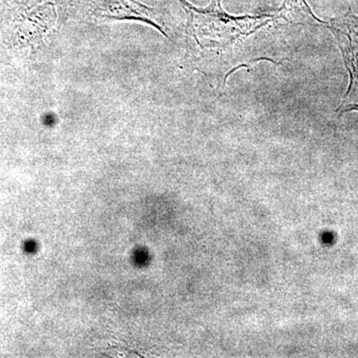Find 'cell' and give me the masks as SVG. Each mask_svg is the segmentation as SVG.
I'll use <instances>...</instances> for the list:
<instances>
[{
    "mask_svg": "<svg viewBox=\"0 0 358 358\" xmlns=\"http://www.w3.org/2000/svg\"><path fill=\"white\" fill-rule=\"evenodd\" d=\"M179 2L187 15L188 31L197 43L222 58L232 56L240 43L274 20L271 15H230L221 6V0H211L205 8H197L186 0Z\"/></svg>",
    "mask_w": 358,
    "mask_h": 358,
    "instance_id": "6da1fadb",
    "label": "cell"
},
{
    "mask_svg": "<svg viewBox=\"0 0 358 358\" xmlns=\"http://www.w3.org/2000/svg\"><path fill=\"white\" fill-rule=\"evenodd\" d=\"M341 49L346 70L350 74V85L336 112L339 115L358 112V16L352 9L338 18L324 23Z\"/></svg>",
    "mask_w": 358,
    "mask_h": 358,
    "instance_id": "7a4b0ae2",
    "label": "cell"
},
{
    "mask_svg": "<svg viewBox=\"0 0 358 358\" xmlns=\"http://www.w3.org/2000/svg\"><path fill=\"white\" fill-rule=\"evenodd\" d=\"M90 13L100 20H140L166 34L162 14L136 0H92Z\"/></svg>",
    "mask_w": 358,
    "mask_h": 358,
    "instance_id": "3957f363",
    "label": "cell"
},
{
    "mask_svg": "<svg viewBox=\"0 0 358 358\" xmlns=\"http://www.w3.org/2000/svg\"><path fill=\"white\" fill-rule=\"evenodd\" d=\"M279 17L284 18L294 24H312L320 23L324 25V21L320 20L308 6L307 0H284L280 9Z\"/></svg>",
    "mask_w": 358,
    "mask_h": 358,
    "instance_id": "277c9868",
    "label": "cell"
},
{
    "mask_svg": "<svg viewBox=\"0 0 358 358\" xmlns=\"http://www.w3.org/2000/svg\"><path fill=\"white\" fill-rule=\"evenodd\" d=\"M2 1H3V0H0V6H1Z\"/></svg>",
    "mask_w": 358,
    "mask_h": 358,
    "instance_id": "5b68a950",
    "label": "cell"
}]
</instances>
